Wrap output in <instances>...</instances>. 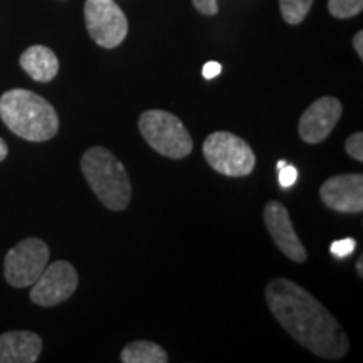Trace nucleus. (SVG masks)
<instances>
[{
    "instance_id": "nucleus-1",
    "label": "nucleus",
    "mask_w": 363,
    "mask_h": 363,
    "mask_svg": "<svg viewBox=\"0 0 363 363\" xmlns=\"http://www.w3.org/2000/svg\"><path fill=\"white\" fill-rule=\"evenodd\" d=\"M272 316L299 345L316 357L340 360L348 353V337L330 311L294 281L276 278L266 286Z\"/></svg>"
},
{
    "instance_id": "nucleus-2",
    "label": "nucleus",
    "mask_w": 363,
    "mask_h": 363,
    "mask_svg": "<svg viewBox=\"0 0 363 363\" xmlns=\"http://www.w3.org/2000/svg\"><path fill=\"white\" fill-rule=\"evenodd\" d=\"M0 118L12 133L27 142H48L59 130L52 104L27 89H11L0 96Z\"/></svg>"
},
{
    "instance_id": "nucleus-3",
    "label": "nucleus",
    "mask_w": 363,
    "mask_h": 363,
    "mask_svg": "<svg viewBox=\"0 0 363 363\" xmlns=\"http://www.w3.org/2000/svg\"><path fill=\"white\" fill-rule=\"evenodd\" d=\"M81 172L99 202L110 211H123L131 201V184L123 163L110 150L93 147L81 158Z\"/></svg>"
},
{
    "instance_id": "nucleus-4",
    "label": "nucleus",
    "mask_w": 363,
    "mask_h": 363,
    "mask_svg": "<svg viewBox=\"0 0 363 363\" xmlns=\"http://www.w3.org/2000/svg\"><path fill=\"white\" fill-rule=\"evenodd\" d=\"M138 128L150 147L163 157L180 160L192 153V136L179 118L169 111L148 110L142 113Z\"/></svg>"
},
{
    "instance_id": "nucleus-5",
    "label": "nucleus",
    "mask_w": 363,
    "mask_h": 363,
    "mask_svg": "<svg viewBox=\"0 0 363 363\" xmlns=\"http://www.w3.org/2000/svg\"><path fill=\"white\" fill-rule=\"evenodd\" d=\"M202 150L208 165L225 177H247L256 165L249 143L229 131L208 135Z\"/></svg>"
},
{
    "instance_id": "nucleus-6",
    "label": "nucleus",
    "mask_w": 363,
    "mask_h": 363,
    "mask_svg": "<svg viewBox=\"0 0 363 363\" xmlns=\"http://www.w3.org/2000/svg\"><path fill=\"white\" fill-rule=\"evenodd\" d=\"M48 244L38 238L24 239L7 252L4 261V276L13 288L33 286L49 262Z\"/></svg>"
},
{
    "instance_id": "nucleus-7",
    "label": "nucleus",
    "mask_w": 363,
    "mask_h": 363,
    "mask_svg": "<svg viewBox=\"0 0 363 363\" xmlns=\"http://www.w3.org/2000/svg\"><path fill=\"white\" fill-rule=\"evenodd\" d=\"M86 29L98 45L115 49L128 34V19L115 0H86Z\"/></svg>"
},
{
    "instance_id": "nucleus-8",
    "label": "nucleus",
    "mask_w": 363,
    "mask_h": 363,
    "mask_svg": "<svg viewBox=\"0 0 363 363\" xmlns=\"http://www.w3.org/2000/svg\"><path fill=\"white\" fill-rule=\"evenodd\" d=\"M78 281V272L71 262L56 261L48 264L43 274L33 284L30 301L44 308L65 303L74 294Z\"/></svg>"
},
{
    "instance_id": "nucleus-9",
    "label": "nucleus",
    "mask_w": 363,
    "mask_h": 363,
    "mask_svg": "<svg viewBox=\"0 0 363 363\" xmlns=\"http://www.w3.org/2000/svg\"><path fill=\"white\" fill-rule=\"evenodd\" d=\"M342 116V103L337 98L316 99L299 118L298 131L303 142L316 145L328 138Z\"/></svg>"
},
{
    "instance_id": "nucleus-10",
    "label": "nucleus",
    "mask_w": 363,
    "mask_h": 363,
    "mask_svg": "<svg viewBox=\"0 0 363 363\" xmlns=\"http://www.w3.org/2000/svg\"><path fill=\"white\" fill-rule=\"evenodd\" d=\"M320 197L331 211L358 214L363 211V175L345 174L331 177L321 185Z\"/></svg>"
},
{
    "instance_id": "nucleus-11",
    "label": "nucleus",
    "mask_w": 363,
    "mask_h": 363,
    "mask_svg": "<svg viewBox=\"0 0 363 363\" xmlns=\"http://www.w3.org/2000/svg\"><path fill=\"white\" fill-rule=\"evenodd\" d=\"M264 222L272 240L286 257L294 262H305L308 259L306 249L299 240L289 219L288 208L283 203L276 201L267 202L264 207Z\"/></svg>"
},
{
    "instance_id": "nucleus-12",
    "label": "nucleus",
    "mask_w": 363,
    "mask_h": 363,
    "mask_svg": "<svg viewBox=\"0 0 363 363\" xmlns=\"http://www.w3.org/2000/svg\"><path fill=\"white\" fill-rule=\"evenodd\" d=\"M43 352V338L33 331L0 335V363H34Z\"/></svg>"
},
{
    "instance_id": "nucleus-13",
    "label": "nucleus",
    "mask_w": 363,
    "mask_h": 363,
    "mask_svg": "<svg viewBox=\"0 0 363 363\" xmlns=\"http://www.w3.org/2000/svg\"><path fill=\"white\" fill-rule=\"evenodd\" d=\"M21 67L38 83H49L57 76L59 61L52 49L45 45H30L19 59Z\"/></svg>"
},
{
    "instance_id": "nucleus-14",
    "label": "nucleus",
    "mask_w": 363,
    "mask_h": 363,
    "mask_svg": "<svg viewBox=\"0 0 363 363\" xmlns=\"http://www.w3.org/2000/svg\"><path fill=\"white\" fill-rule=\"evenodd\" d=\"M120 360L123 363H167L169 355L160 345L152 342H131L121 352Z\"/></svg>"
},
{
    "instance_id": "nucleus-15",
    "label": "nucleus",
    "mask_w": 363,
    "mask_h": 363,
    "mask_svg": "<svg viewBox=\"0 0 363 363\" xmlns=\"http://www.w3.org/2000/svg\"><path fill=\"white\" fill-rule=\"evenodd\" d=\"M315 0H279L281 16L284 22L291 26L301 24L306 19L308 12L311 11Z\"/></svg>"
},
{
    "instance_id": "nucleus-16",
    "label": "nucleus",
    "mask_w": 363,
    "mask_h": 363,
    "mask_svg": "<svg viewBox=\"0 0 363 363\" xmlns=\"http://www.w3.org/2000/svg\"><path fill=\"white\" fill-rule=\"evenodd\" d=\"M363 11V0H328V12L337 19H350Z\"/></svg>"
},
{
    "instance_id": "nucleus-17",
    "label": "nucleus",
    "mask_w": 363,
    "mask_h": 363,
    "mask_svg": "<svg viewBox=\"0 0 363 363\" xmlns=\"http://www.w3.org/2000/svg\"><path fill=\"white\" fill-rule=\"evenodd\" d=\"M355 249H357V240L352 238H345V239L335 240V242L330 246V252L333 254L337 259H345V257L350 256Z\"/></svg>"
},
{
    "instance_id": "nucleus-18",
    "label": "nucleus",
    "mask_w": 363,
    "mask_h": 363,
    "mask_svg": "<svg viewBox=\"0 0 363 363\" xmlns=\"http://www.w3.org/2000/svg\"><path fill=\"white\" fill-rule=\"evenodd\" d=\"M345 148H347V153L352 158H355L357 162H363V133L362 131L348 136L347 143H345Z\"/></svg>"
},
{
    "instance_id": "nucleus-19",
    "label": "nucleus",
    "mask_w": 363,
    "mask_h": 363,
    "mask_svg": "<svg viewBox=\"0 0 363 363\" xmlns=\"http://www.w3.org/2000/svg\"><path fill=\"white\" fill-rule=\"evenodd\" d=\"M278 177H279V185L283 189H289L293 187L294 184H296L298 180V170L296 167L289 165V163H286L284 167H281L278 169Z\"/></svg>"
},
{
    "instance_id": "nucleus-20",
    "label": "nucleus",
    "mask_w": 363,
    "mask_h": 363,
    "mask_svg": "<svg viewBox=\"0 0 363 363\" xmlns=\"http://www.w3.org/2000/svg\"><path fill=\"white\" fill-rule=\"evenodd\" d=\"M195 11H199L202 16H216L219 12V4L217 0H192Z\"/></svg>"
},
{
    "instance_id": "nucleus-21",
    "label": "nucleus",
    "mask_w": 363,
    "mask_h": 363,
    "mask_svg": "<svg viewBox=\"0 0 363 363\" xmlns=\"http://www.w3.org/2000/svg\"><path fill=\"white\" fill-rule=\"evenodd\" d=\"M220 72H222V65H219V62L216 61H208L202 67V74L206 79H214L220 74Z\"/></svg>"
},
{
    "instance_id": "nucleus-22",
    "label": "nucleus",
    "mask_w": 363,
    "mask_h": 363,
    "mask_svg": "<svg viewBox=\"0 0 363 363\" xmlns=\"http://www.w3.org/2000/svg\"><path fill=\"white\" fill-rule=\"evenodd\" d=\"M353 48H355V51L358 54V57H363V33L362 30H358L355 34V38H353Z\"/></svg>"
},
{
    "instance_id": "nucleus-23",
    "label": "nucleus",
    "mask_w": 363,
    "mask_h": 363,
    "mask_svg": "<svg viewBox=\"0 0 363 363\" xmlns=\"http://www.w3.org/2000/svg\"><path fill=\"white\" fill-rule=\"evenodd\" d=\"M7 153H9V148H7V143L4 142L2 138H0V162H4L7 158Z\"/></svg>"
},
{
    "instance_id": "nucleus-24",
    "label": "nucleus",
    "mask_w": 363,
    "mask_h": 363,
    "mask_svg": "<svg viewBox=\"0 0 363 363\" xmlns=\"http://www.w3.org/2000/svg\"><path fill=\"white\" fill-rule=\"evenodd\" d=\"M357 271H358V276L363 278V257H360V259H358V262H357Z\"/></svg>"
},
{
    "instance_id": "nucleus-25",
    "label": "nucleus",
    "mask_w": 363,
    "mask_h": 363,
    "mask_svg": "<svg viewBox=\"0 0 363 363\" xmlns=\"http://www.w3.org/2000/svg\"><path fill=\"white\" fill-rule=\"evenodd\" d=\"M286 163H288V162H284V160H279V162H278V165H276V169H281V167H284Z\"/></svg>"
}]
</instances>
